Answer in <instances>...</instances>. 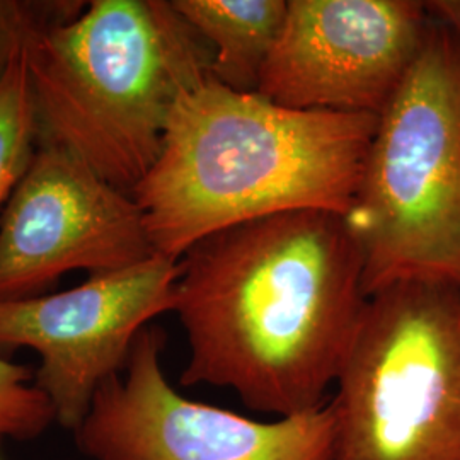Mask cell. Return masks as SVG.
I'll return each mask as SVG.
<instances>
[{
  "instance_id": "obj_2",
  "label": "cell",
  "mask_w": 460,
  "mask_h": 460,
  "mask_svg": "<svg viewBox=\"0 0 460 460\" xmlns=\"http://www.w3.org/2000/svg\"><path fill=\"white\" fill-rule=\"evenodd\" d=\"M378 116L302 111L208 74L176 101L132 197L157 256L180 261L217 232L294 210H351Z\"/></svg>"
},
{
  "instance_id": "obj_7",
  "label": "cell",
  "mask_w": 460,
  "mask_h": 460,
  "mask_svg": "<svg viewBox=\"0 0 460 460\" xmlns=\"http://www.w3.org/2000/svg\"><path fill=\"white\" fill-rule=\"evenodd\" d=\"M154 256L130 193L68 148L38 142L0 215V302L45 296L70 271L101 277Z\"/></svg>"
},
{
  "instance_id": "obj_6",
  "label": "cell",
  "mask_w": 460,
  "mask_h": 460,
  "mask_svg": "<svg viewBox=\"0 0 460 460\" xmlns=\"http://www.w3.org/2000/svg\"><path fill=\"white\" fill-rule=\"evenodd\" d=\"M164 331H140L125 367L101 384L75 444L89 460H334L331 404L275 421L180 394L163 368Z\"/></svg>"
},
{
  "instance_id": "obj_8",
  "label": "cell",
  "mask_w": 460,
  "mask_h": 460,
  "mask_svg": "<svg viewBox=\"0 0 460 460\" xmlns=\"http://www.w3.org/2000/svg\"><path fill=\"white\" fill-rule=\"evenodd\" d=\"M180 271V261L154 256L60 294L0 302V346L40 355L34 384L57 423L83 425L101 384L125 370L140 331L172 313Z\"/></svg>"
},
{
  "instance_id": "obj_1",
  "label": "cell",
  "mask_w": 460,
  "mask_h": 460,
  "mask_svg": "<svg viewBox=\"0 0 460 460\" xmlns=\"http://www.w3.org/2000/svg\"><path fill=\"white\" fill-rule=\"evenodd\" d=\"M181 385L232 389L290 418L328 404L368 296L345 215L294 210L217 232L180 260Z\"/></svg>"
},
{
  "instance_id": "obj_9",
  "label": "cell",
  "mask_w": 460,
  "mask_h": 460,
  "mask_svg": "<svg viewBox=\"0 0 460 460\" xmlns=\"http://www.w3.org/2000/svg\"><path fill=\"white\" fill-rule=\"evenodd\" d=\"M427 24L416 0H288L256 93L292 110L380 116Z\"/></svg>"
},
{
  "instance_id": "obj_10",
  "label": "cell",
  "mask_w": 460,
  "mask_h": 460,
  "mask_svg": "<svg viewBox=\"0 0 460 460\" xmlns=\"http://www.w3.org/2000/svg\"><path fill=\"white\" fill-rule=\"evenodd\" d=\"M172 5L210 45V75L239 93H256L279 40L287 0H172Z\"/></svg>"
},
{
  "instance_id": "obj_13",
  "label": "cell",
  "mask_w": 460,
  "mask_h": 460,
  "mask_svg": "<svg viewBox=\"0 0 460 460\" xmlns=\"http://www.w3.org/2000/svg\"><path fill=\"white\" fill-rule=\"evenodd\" d=\"M85 4L77 0H0V84L19 49L26 47L34 33L72 21L83 13Z\"/></svg>"
},
{
  "instance_id": "obj_5",
  "label": "cell",
  "mask_w": 460,
  "mask_h": 460,
  "mask_svg": "<svg viewBox=\"0 0 460 460\" xmlns=\"http://www.w3.org/2000/svg\"><path fill=\"white\" fill-rule=\"evenodd\" d=\"M334 387V460H460V288L368 296Z\"/></svg>"
},
{
  "instance_id": "obj_11",
  "label": "cell",
  "mask_w": 460,
  "mask_h": 460,
  "mask_svg": "<svg viewBox=\"0 0 460 460\" xmlns=\"http://www.w3.org/2000/svg\"><path fill=\"white\" fill-rule=\"evenodd\" d=\"M36 146L38 130L24 47L0 84V215L31 163Z\"/></svg>"
},
{
  "instance_id": "obj_4",
  "label": "cell",
  "mask_w": 460,
  "mask_h": 460,
  "mask_svg": "<svg viewBox=\"0 0 460 460\" xmlns=\"http://www.w3.org/2000/svg\"><path fill=\"white\" fill-rule=\"evenodd\" d=\"M345 218L362 247L367 296L402 279L460 288V26L428 14Z\"/></svg>"
},
{
  "instance_id": "obj_12",
  "label": "cell",
  "mask_w": 460,
  "mask_h": 460,
  "mask_svg": "<svg viewBox=\"0 0 460 460\" xmlns=\"http://www.w3.org/2000/svg\"><path fill=\"white\" fill-rule=\"evenodd\" d=\"M53 421V408L36 387L31 368L0 358V444L36 438Z\"/></svg>"
},
{
  "instance_id": "obj_3",
  "label": "cell",
  "mask_w": 460,
  "mask_h": 460,
  "mask_svg": "<svg viewBox=\"0 0 460 460\" xmlns=\"http://www.w3.org/2000/svg\"><path fill=\"white\" fill-rule=\"evenodd\" d=\"M212 60L172 0L87 2L26 43L38 142L68 148L132 195L161 154L176 101Z\"/></svg>"
}]
</instances>
